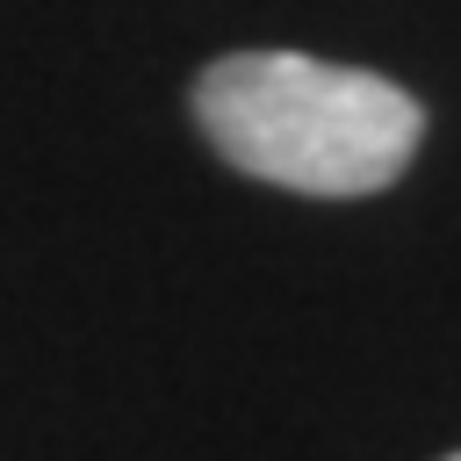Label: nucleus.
<instances>
[{"mask_svg":"<svg viewBox=\"0 0 461 461\" xmlns=\"http://www.w3.org/2000/svg\"><path fill=\"white\" fill-rule=\"evenodd\" d=\"M202 137L252 180L295 194H382L425 144V108L360 65L303 50H230L194 79Z\"/></svg>","mask_w":461,"mask_h":461,"instance_id":"1","label":"nucleus"},{"mask_svg":"<svg viewBox=\"0 0 461 461\" xmlns=\"http://www.w3.org/2000/svg\"><path fill=\"white\" fill-rule=\"evenodd\" d=\"M447 461H461V454H447Z\"/></svg>","mask_w":461,"mask_h":461,"instance_id":"2","label":"nucleus"}]
</instances>
